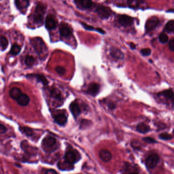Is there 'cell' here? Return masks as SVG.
<instances>
[{"label":"cell","mask_w":174,"mask_h":174,"mask_svg":"<svg viewBox=\"0 0 174 174\" xmlns=\"http://www.w3.org/2000/svg\"><path fill=\"white\" fill-rule=\"evenodd\" d=\"M31 43L34 48L35 51L39 56L46 52V47L43 40L41 38L37 37L33 39L31 41Z\"/></svg>","instance_id":"6da1fadb"},{"label":"cell","mask_w":174,"mask_h":174,"mask_svg":"<svg viewBox=\"0 0 174 174\" xmlns=\"http://www.w3.org/2000/svg\"><path fill=\"white\" fill-rule=\"evenodd\" d=\"M45 10V7L43 5L40 4L37 5L34 14V20L37 24H40L43 22Z\"/></svg>","instance_id":"7a4b0ae2"},{"label":"cell","mask_w":174,"mask_h":174,"mask_svg":"<svg viewBox=\"0 0 174 174\" xmlns=\"http://www.w3.org/2000/svg\"><path fill=\"white\" fill-rule=\"evenodd\" d=\"M96 11L102 19H108L112 14V11L108 7L102 5L97 7Z\"/></svg>","instance_id":"3957f363"},{"label":"cell","mask_w":174,"mask_h":174,"mask_svg":"<svg viewBox=\"0 0 174 174\" xmlns=\"http://www.w3.org/2000/svg\"><path fill=\"white\" fill-rule=\"evenodd\" d=\"M159 161V157L157 154H153L149 155L147 158L146 161V164L147 168L149 169H153L157 166V163Z\"/></svg>","instance_id":"277c9868"},{"label":"cell","mask_w":174,"mask_h":174,"mask_svg":"<svg viewBox=\"0 0 174 174\" xmlns=\"http://www.w3.org/2000/svg\"><path fill=\"white\" fill-rule=\"evenodd\" d=\"M159 19L157 17H153L147 20L145 28L147 31H151L154 30L159 24Z\"/></svg>","instance_id":"5b68a950"},{"label":"cell","mask_w":174,"mask_h":174,"mask_svg":"<svg viewBox=\"0 0 174 174\" xmlns=\"http://www.w3.org/2000/svg\"><path fill=\"white\" fill-rule=\"evenodd\" d=\"M119 23L124 27H128L133 24V18L126 15H121L119 16Z\"/></svg>","instance_id":"8992f818"},{"label":"cell","mask_w":174,"mask_h":174,"mask_svg":"<svg viewBox=\"0 0 174 174\" xmlns=\"http://www.w3.org/2000/svg\"><path fill=\"white\" fill-rule=\"evenodd\" d=\"M158 96L164 97L168 101H171V102L174 104V92L172 90H166L163 91L158 94Z\"/></svg>","instance_id":"52a82bcc"},{"label":"cell","mask_w":174,"mask_h":174,"mask_svg":"<svg viewBox=\"0 0 174 174\" xmlns=\"http://www.w3.org/2000/svg\"><path fill=\"white\" fill-rule=\"evenodd\" d=\"M99 157L102 161L108 162L112 159V153L106 149H102L99 151Z\"/></svg>","instance_id":"ba28073f"},{"label":"cell","mask_w":174,"mask_h":174,"mask_svg":"<svg viewBox=\"0 0 174 174\" xmlns=\"http://www.w3.org/2000/svg\"><path fill=\"white\" fill-rule=\"evenodd\" d=\"M59 32L61 35L64 37L69 36L71 34V31L69 26L64 23H62L61 24Z\"/></svg>","instance_id":"9c48e42d"},{"label":"cell","mask_w":174,"mask_h":174,"mask_svg":"<svg viewBox=\"0 0 174 174\" xmlns=\"http://www.w3.org/2000/svg\"><path fill=\"white\" fill-rule=\"evenodd\" d=\"M57 22L53 16L48 15L45 20V27L48 30H53L56 28Z\"/></svg>","instance_id":"30bf717a"},{"label":"cell","mask_w":174,"mask_h":174,"mask_svg":"<svg viewBox=\"0 0 174 174\" xmlns=\"http://www.w3.org/2000/svg\"><path fill=\"white\" fill-rule=\"evenodd\" d=\"M56 139L52 136H46L43 139L42 145L45 148L49 149L55 146L56 144Z\"/></svg>","instance_id":"8fae6325"},{"label":"cell","mask_w":174,"mask_h":174,"mask_svg":"<svg viewBox=\"0 0 174 174\" xmlns=\"http://www.w3.org/2000/svg\"><path fill=\"white\" fill-rule=\"evenodd\" d=\"M99 90V86L98 84L96 83H91L89 86L87 90V93L91 96H96Z\"/></svg>","instance_id":"7c38bea8"},{"label":"cell","mask_w":174,"mask_h":174,"mask_svg":"<svg viewBox=\"0 0 174 174\" xmlns=\"http://www.w3.org/2000/svg\"><path fill=\"white\" fill-rule=\"evenodd\" d=\"M69 108L74 117L76 118L77 117L80 115L81 112L78 104L75 102H73L70 104Z\"/></svg>","instance_id":"4fadbf2b"},{"label":"cell","mask_w":174,"mask_h":174,"mask_svg":"<svg viewBox=\"0 0 174 174\" xmlns=\"http://www.w3.org/2000/svg\"><path fill=\"white\" fill-rule=\"evenodd\" d=\"M30 98L28 96V95L26 94H23V93H22V94L16 100L17 103L19 105L23 106H26L27 105H28L30 102Z\"/></svg>","instance_id":"5bb4252c"},{"label":"cell","mask_w":174,"mask_h":174,"mask_svg":"<svg viewBox=\"0 0 174 174\" xmlns=\"http://www.w3.org/2000/svg\"><path fill=\"white\" fill-rule=\"evenodd\" d=\"M65 159L67 161V162L70 164H73L75 163L76 157L75 153L73 152V151H69L65 154Z\"/></svg>","instance_id":"9a60e30c"},{"label":"cell","mask_w":174,"mask_h":174,"mask_svg":"<svg viewBox=\"0 0 174 174\" xmlns=\"http://www.w3.org/2000/svg\"><path fill=\"white\" fill-rule=\"evenodd\" d=\"M27 77H35L36 79L38 82H41L43 85H47L48 84V82L46 77L43 75L41 74H28L27 75Z\"/></svg>","instance_id":"2e32d148"},{"label":"cell","mask_w":174,"mask_h":174,"mask_svg":"<svg viewBox=\"0 0 174 174\" xmlns=\"http://www.w3.org/2000/svg\"><path fill=\"white\" fill-rule=\"evenodd\" d=\"M22 94V92L20 89L18 88H13L11 89L10 92H9V95L11 97V98L14 99V100H17L19 97Z\"/></svg>","instance_id":"e0dca14e"},{"label":"cell","mask_w":174,"mask_h":174,"mask_svg":"<svg viewBox=\"0 0 174 174\" xmlns=\"http://www.w3.org/2000/svg\"><path fill=\"white\" fill-rule=\"evenodd\" d=\"M15 5L19 10H24L29 5V0H15Z\"/></svg>","instance_id":"ac0fdd59"},{"label":"cell","mask_w":174,"mask_h":174,"mask_svg":"<svg viewBox=\"0 0 174 174\" xmlns=\"http://www.w3.org/2000/svg\"><path fill=\"white\" fill-rule=\"evenodd\" d=\"M55 121L56 123L60 125H64L67 121L66 117L64 114H59L55 117Z\"/></svg>","instance_id":"d6986e66"},{"label":"cell","mask_w":174,"mask_h":174,"mask_svg":"<svg viewBox=\"0 0 174 174\" xmlns=\"http://www.w3.org/2000/svg\"><path fill=\"white\" fill-rule=\"evenodd\" d=\"M136 130L140 133H146L150 131V128L148 125L145 124L144 123H141L138 125L136 127Z\"/></svg>","instance_id":"ffe728a7"},{"label":"cell","mask_w":174,"mask_h":174,"mask_svg":"<svg viewBox=\"0 0 174 174\" xmlns=\"http://www.w3.org/2000/svg\"><path fill=\"white\" fill-rule=\"evenodd\" d=\"M111 55L114 58L121 59L123 58L124 55L120 50H119L117 48H112L111 50Z\"/></svg>","instance_id":"44dd1931"},{"label":"cell","mask_w":174,"mask_h":174,"mask_svg":"<svg viewBox=\"0 0 174 174\" xmlns=\"http://www.w3.org/2000/svg\"><path fill=\"white\" fill-rule=\"evenodd\" d=\"M19 130L28 136H31L34 134L32 129L28 127H19Z\"/></svg>","instance_id":"7402d4cb"},{"label":"cell","mask_w":174,"mask_h":174,"mask_svg":"<svg viewBox=\"0 0 174 174\" xmlns=\"http://www.w3.org/2000/svg\"><path fill=\"white\" fill-rule=\"evenodd\" d=\"M20 50H21L20 46L18 45H17L16 44H14L12 46L10 53L11 55H14V56H16V55H17L18 54H19L20 52Z\"/></svg>","instance_id":"603a6c76"},{"label":"cell","mask_w":174,"mask_h":174,"mask_svg":"<svg viewBox=\"0 0 174 174\" xmlns=\"http://www.w3.org/2000/svg\"><path fill=\"white\" fill-rule=\"evenodd\" d=\"M8 45V41L5 36H1L0 37V46L3 50H6Z\"/></svg>","instance_id":"cb8c5ba5"},{"label":"cell","mask_w":174,"mask_h":174,"mask_svg":"<svg viewBox=\"0 0 174 174\" xmlns=\"http://www.w3.org/2000/svg\"><path fill=\"white\" fill-rule=\"evenodd\" d=\"M80 2L82 6L85 8H89L92 5L91 0H80Z\"/></svg>","instance_id":"d4e9b609"},{"label":"cell","mask_w":174,"mask_h":174,"mask_svg":"<svg viewBox=\"0 0 174 174\" xmlns=\"http://www.w3.org/2000/svg\"><path fill=\"white\" fill-rule=\"evenodd\" d=\"M35 62V59L34 57L32 56L28 55L26 56L25 62L28 66H31L34 64Z\"/></svg>","instance_id":"484cf974"},{"label":"cell","mask_w":174,"mask_h":174,"mask_svg":"<svg viewBox=\"0 0 174 174\" xmlns=\"http://www.w3.org/2000/svg\"><path fill=\"white\" fill-rule=\"evenodd\" d=\"M50 94L52 97H53L56 99H60L61 97V95L59 91L57 89L54 88L50 90Z\"/></svg>","instance_id":"4316f807"},{"label":"cell","mask_w":174,"mask_h":174,"mask_svg":"<svg viewBox=\"0 0 174 174\" xmlns=\"http://www.w3.org/2000/svg\"><path fill=\"white\" fill-rule=\"evenodd\" d=\"M165 29L166 31L169 32H174V20H171L168 22L166 25Z\"/></svg>","instance_id":"83f0119b"},{"label":"cell","mask_w":174,"mask_h":174,"mask_svg":"<svg viewBox=\"0 0 174 174\" xmlns=\"http://www.w3.org/2000/svg\"><path fill=\"white\" fill-rule=\"evenodd\" d=\"M159 138L160 139L164 140V141L171 140L173 138L172 135L168 133H161L159 135Z\"/></svg>","instance_id":"f1b7e54d"},{"label":"cell","mask_w":174,"mask_h":174,"mask_svg":"<svg viewBox=\"0 0 174 174\" xmlns=\"http://www.w3.org/2000/svg\"><path fill=\"white\" fill-rule=\"evenodd\" d=\"M159 39L160 42L162 43H166L168 42V35L166 34L165 33H161L159 35Z\"/></svg>","instance_id":"f546056e"},{"label":"cell","mask_w":174,"mask_h":174,"mask_svg":"<svg viewBox=\"0 0 174 174\" xmlns=\"http://www.w3.org/2000/svg\"><path fill=\"white\" fill-rule=\"evenodd\" d=\"M56 71L59 74L63 75L66 72V69L63 67L57 66L56 68Z\"/></svg>","instance_id":"4dcf8cb0"},{"label":"cell","mask_w":174,"mask_h":174,"mask_svg":"<svg viewBox=\"0 0 174 174\" xmlns=\"http://www.w3.org/2000/svg\"><path fill=\"white\" fill-rule=\"evenodd\" d=\"M142 55L144 56H149L151 53V50L149 48H144L141 50Z\"/></svg>","instance_id":"1f68e13d"},{"label":"cell","mask_w":174,"mask_h":174,"mask_svg":"<svg viewBox=\"0 0 174 174\" xmlns=\"http://www.w3.org/2000/svg\"><path fill=\"white\" fill-rule=\"evenodd\" d=\"M143 140L144 142H146L149 144H154V143H157L156 140L153 138H150V137H146V138H143Z\"/></svg>","instance_id":"d6a6232c"},{"label":"cell","mask_w":174,"mask_h":174,"mask_svg":"<svg viewBox=\"0 0 174 174\" xmlns=\"http://www.w3.org/2000/svg\"><path fill=\"white\" fill-rule=\"evenodd\" d=\"M81 24H82V26L84 27V28H85L86 30H87L89 31L95 30L94 28L93 27H92V26H90V25H89L88 24H85V23H82Z\"/></svg>","instance_id":"836d02e7"},{"label":"cell","mask_w":174,"mask_h":174,"mask_svg":"<svg viewBox=\"0 0 174 174\" xmlns=\"http://www.w3.org/2000/svg\"><path fill=\"white\" fill-rule=\"evenodd\" d=\"M137 0H128V3L129 5V6L131 7H134L136 6V5H138V3H136Z\"/></svg>","instance_id":"e575fe53"},{"label":"cell","mask_w":174,"mask_h":174,"mask_svg":"<svg viewBox=\"0 0 174 174\" xmlns=\"http://www.w3.org/2000/svg\"><path fill=\"white\" fill-rule=\"evenodd\" d=\"M7 131V128L3 125L0 124V134H4Z\"/></svg>","instance_id":"d590c367"},{"label":"cell","mask_w":174,"mask_h":174,"mask_svg":"<svg viewBox=\"0 0 174 174\" xmlns=\"http://www.w3.org/2000/svg\"><path fill=\"white\" fill-rule=\"evenodd\" d=\"M169 46L170 50L173 52H174V39H173L170 41L169 44Z\"/></svg>","instance_id":"8d00e7d4"},{"label":"cell","mask_w":174,"mask_h":174,"mask_svg":"<svg viewBox=\"0 0 174 174\" xmlns=\"http://www.w3.org/2000/svg\"><path fill=\"white\" fill-rule=\"evenodd\" d=\"M45 174H59L56 171L53 169L48 170L45 172Z\"/></svg>","instance_id":"74e56055"},{"label":"cell","mask_w":174,"mask_h":174,"mask_svg":"<svg viewBox=\"0 0 174 174\" xmlns=\"http://www.w3.org/2000/svg\"><path fill=\"white\" fill-rule=\"evenodd\" d=\"M95 30L97 31L98 32L100 33H101V34H105V31L103 30H102L101 28H96V29H95Z\"/></svg>","instance_id":"f35d334b"},{"label":"cell","mask_w":174,"mask_h":174,"mask_svg":"<svg viewBox=\"0 0 174 174\" xmlns=\"http://www.w3.org/2000/svg\"><path fill=\"white\" fill-rule=\"evenodd\" d=\"M115 107V105L113 104H111V105H109V108H111V109H113Z\"/></svg>","instance_id":"ab89813d"},{"label":"cell","mask_w":174,"mask_h":174,"mask_svg":"<svg viewBox=\"0 0 174 174\" xmlns=\"http://www.w3.org/2000/svg\"><path fill=\"white\" fill-rule=\"evenodd\" d=\"M130 47L132 48V49H134V48H135V44H134L133 43H130Z\"/></svg>","instance_id":"60d3db41"},{"label":"cell","mask_w":174,"mask_h":174,"mask_svg":"<svg viewBox=\"0 0 174 174\" xmlns=\"http://www.w3.org/2000/svg\"><path fill=\"white\" fill-rule=\"evenodd\" d=\"M172 10L173 11V12H174V10H172V9L171 10V9H170V10H168V12H171V11H172Z\"/></svg>","instance_id":"b9f144b4"},{"label":"cell","mask_w":174,"mask_h":174,"mask_svg":"<svg viewBox=\"0 0 174 174\" xmlns=\"http://www.w3.org/2000/svg\"><path fill=\"white\" fill-rule=\"evenodd\" d=\"M138 174V173H130V174Z\"/></svg>","instance_id":"7bdbcfd3"}]
</instances>
